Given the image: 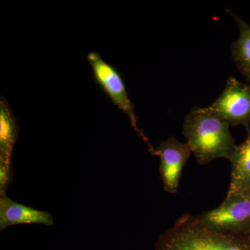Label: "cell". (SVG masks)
<instances>
[{"mask_svg": "<svg viewBox=\"0 0 250 250\" xmlns=\"http://www.w3.org/2000/svg\"><path fill=\"white\" fill-rule=\"evenodd\" d=\"M202 109L230 126H243L250 131V83L229 77L221 95L214 103Z\"/></svg>", "mask_w": 250, "mask_h": 250, "instance_id": "5", "label": "cell"}, {"mask_svg": "<svg viewBox=\"0 0 250 250\" xmlns=\"http://www.w3.org/2000/svg\"><path fill=\"white\" fill-rule=\"evenodd\" d=\"M229 161L231 179L226 196L248 191L250 188V131L246 139L236 146Z\"/></svg>", "mask_w": 250, "mask_h": 250, "instance_id": "9", "label": "cell"}, {"mask_svg": "<svg viewBox=\"0 0 250 250\" xmlns=\"http://www.w3.org/2000/svg\"><path fill=\"white\" fill-rule=\"evenodd\" d=\"M154 250H250V235L211 229L185 214L161 233Z\"/></svg>", "mask_w": 250, "mask_h": 250, "instance_id": "1", "label": "cell"}, {"mask_svg": "<svg viewBox=\"0 0 250 250\" xmlns=\"http://www.w3.org/2000/svg\"><path fill=\"white\" fill-rule=\"evenodd\" d=\"M40 224L52 226L54 220L48 212L18 203L5 195L0 197V230L13 225Z\"/></svg>", "mask_w": 250, "mask_h": 250, "instance_id": "8", "label": "cell"}, {"mask_svg": "<svg viewBox=\"0 0 250 250\" xmlns=\"http://www.w3.org/2000/svg\"><path fill=\"white\" fill-rule=\"evenodd\" d=\"M230 125L202 108H192L184 120L182 133L200 165L229 159L236 145Z\"/></svg>", "mask_w": 250, "mask_h": 250, "instance_id": "2", "label": "cell"}, {"mask_svg": "<svg viewBox=\"0 0 250 250\" xmlns=\"http://www.w3.org/2000/svg\"><path fill=\"white\" fill-rule=\"evenodd\" d=\"M207 228L222 232L250 235V195L226 196L221 205L196 215Z\"/></svg>", "mask_w": 250, "mask_h": 250, "instance_id": "4", "label": "cell"}, {"mask_svg": "<svg viewBox=\"0 0 250 250\" xmlns=\"http://www.w3.org/2000/svg\"><path fill=\"white\" fill-rule=\"evenodd\" d=\"M239 29V34L234 42L231 44V56L241 75L250 83V25L231 12Z\"/></svg>", "mask_w": 250, "mask_h": 250, "instance_id": "10", "label": "cell"}, {"mask_svg": "<svg viewBox=\"0 0 250 250\" xmlns=\"http://www.w3.org/2000/svg\"><path fill=\"white\" fill-rule=\"evenodd\" d=\"M246 192H248V193H249L250 195V188L248 189V191H246Z\"/></svg>", "mask_w": 250, "mask_h": 250, "instance_id": "11", "label": "cell"}, {"mask_svg": "<svg viewBox=\"0 0 250 250\" xmlns=\"http://www.w3.org/2000/svg\"><path fill=\"white\" fill-rule=\"evenodd\" d=\"M191 154L188 145L174 136L161 141L156 148V156L160 159L159 173L163 187L167 193H176L178 190L184 167Z\"/></svg>", "mask_w": 250, "mask_h": 250, "instance_id": "6", "label": "cell"}, {"mask_svg": "<svg viewBox=\"0 0 250 250\" xmlns=\"http://www.w3.org/2000/svg\"><path fill=\"white\" fill-rule=\"evenodd\" d=\"M17 121L4 97L0 100V195L6 194L12 178L11 156L18 134Z\"/></svg>", "mask_w": 250, "mask_h": 250, "instance_id": "7", "label": "cell"}, {"mask_svg": "<svg viewBox=\"0 0 250 250\" xmlns=\"http://www.w3.org/2000/svg\"><path fill=\"white\" fill-rule=\"evenodd\" d=\"M87 60L93 70L94 78L97 83L107 94L117 107L129 118L133 129L147 145L149 152L156 156V149L152 147L147 136L139 129L134 104L128 95L126 85L121 74L116 67L106 62L97 52H92L88 54Z\"/></svg>", "mask_w": 250, "mask_h": 250, "instance_id": "3", "label": "cell"}]
</instances>
